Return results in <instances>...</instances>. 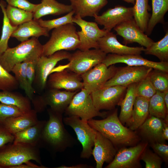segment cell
<instances>
[{"instance_id": "603a6c76", "label": "cell", "mask_w": 168, "mask_h": 168, "mask_svg": "<svg viewBox=\"0 0 168 168\" xmlns=\"http://www.w3.org/2000/svg\"><path fill=\"white\" fill-rule=\"evenodd\" d=\"M49 31L46 28L41 26L37 20L33 19L17 26L11 37L21 42L27 40L30 37H49Z\"/></svg>"}, {"instance_id": "7402d4cb", "label": "cell", "mask_w": 168, "mask_h": 168, "mask_svg": "<svg viewBox=\"0 0 168 168\" xmlns=\"http://www.w3.org/2000/svg\"><path fill=\"white\" fill-rule=\"evenodd\" d=\"M37 113L34 109H31L22 115L8 118L1 123L14 135L36 124L39 121Z\"/></svg>"}, {"instance_id": "7a4b0ae2", "label": "cell", "mask_w": 168, "mask_h": 168, "mask_svg": "<svg viewBox=\"0 0 168 168\" xmlns=\"http://www.w3.org/2000/svg\"><path fill=\"white\" fill-rule=\"evenodd\" d=\"M87 123L92 128L108 138L114 145H131L138 139L136 133L124 126L120 122L117 109L103 119H92Z\"/></svg>"}, {"instance_id": "d6986e66", "label": "cell", "mask_w": 168, "mask_h": 168, "mask_svg": "<svg viewBox=\"0 0 168 168\" xmlns=\"http://www.w3.org/2000/svg\"><path fill=\"white\" fill-rule=\"evenodd\" d=\"M114 144L108 138L96 131L92 155L96 162V168H102L104 163H110L113 160L117 151Z\"/></svg>"}, {"instance_id": "d4e9b609", "label": "cell", "mask_w": 168, "mask_h": 168, "mask_svg": "<svg viewBox=\"0 0 168 168\" xmlns=\"http://www.w3.org/2000/svg\"><path fill=\"white\" fill-rule=\"evenodd\" d=\"M72 11L70 5L59 2L56 0H42L33 12V19L37 20L47 15H59Z\"/></svg>"}, {"instance_id": "f6af8a7d", "label": "cell", "mask_w": 168, "mask_h": 168, "mask_svg": "<svg viewBox=\"0 0 168 168\" xmlns=\"http://www.w3.org/2000/svg\"><path fill=\"white\" fill-rule=\"evenodd\" d=\"M37 60L29 62L26 72L27 79L29 88L30 90L34 93L35 91L33 88L32 85L35 77V68Z\"/></svg>"}, {"instance_id": "c3c4849f", "label": "cell", "mask_w": 168, "mask_h": 168, "mask_svg": "<svg viewBox=\"0 0 168 168\" xmlns=\"http://www.w3.org/2000/svg\"><path fill=\"white\" fill-rule=\"evenodd\" d=\"M31 101L34 105V110L37 113L43 112L46 107L43 101L41 95L34 96Z\"/></svg>"}, {"instance_id": "3957f363", "label": "cell", "mask_w": 168, "mask_h": 168, "mask_svg": "<svg viewBox=\"0 0 168 168\" xmlns=\"http://www.w3.org/2000/svg\"><path fill=\"white\" fill-rule=\"evenodd\" d=\"M43 51V45L37 38L31 37L15 47H8L0 54V64L10 72L17 63L37 60Z\"/></svg>"}, {"instance_id": "74e56055", "label": "cell", "mask_w": 168, "mask_h": 168, "mask_svg": "<svg viewBox=\"0 0 168 168\" xmlns=\"http://www.w3.org/2000/svg\"><path fill=\"white\" fill-rule=\"evenodd\" d=\"M153 69L148 76L156 90L161 92L168 90V73Z\"/></svg>"}, {"instance_id": "d590c367", "label": "cell", "mask_w": 168, "mask_h": 168, "mask_svg": "<svg viewBox=\"0 0 168 168\" xmlns=\"http://www.w3.org/2000/svg\"><path fill=\"white\" fill-rule=\"evenodd\" d=\"M0 7L3 14L2 33L0 39V54L4 53L9 47L8 42L10 38L17 27L12 26L7 16L5 3L4 1H0Z\"/></svg>"}, {"instance_id": "8fae6325", "label": "cell", "mask_w": 168, "mask_h": 168, "mask_svg": "<svg viewBox=\"0 0 168 168\" xmlns=\"http://www.w3.org/2000/svg\"><path fill=\"white\" fill-rule=\"evenodd\" d=\"M127 88L118 85L104 86L91 93L95 108L99 111L114 110L124 98Z\"/></svg>"}, {"instance_id": "ab89813d", "label": "cell", "mask_w": 168, "mask_h": 168, "mask_svg": "<svg viewBox=\"0 0 168 168\" xmlns=\"http://www.w3.org/2000/svg\"><path fill=\"white\" fill-rule=\"evenodd\" d=\"M19 86L15 76L0 64V91H14L17 89Z\"/></svg>"}, {"instance_id": "816d5d0a", "label": "cell", "mask_w": 168, "mask_h": 168, "mask_svg": "<svg viewBox=\"0 0 168 168\" xmlns=\"http://www.w3.org/2000/svg\"><path fill=\"white\" fill-rule=\"evenodd\" d=\"M57 168H92L93 166L85 164H79L70 166L62 165L56 167Z\"/></svg>"}, {"instance_id": "e575fe53", "label": "cell", "mask_w": 168, "mask_h": 168, "mask_svg": "<svg viewBox=\"0 0 168 168\" xmlns=\"http://www.w3.org/2000/svg\"><path fill=\"white\" fill-rule=\"evenodd\" d=\"M7 18L11 25L15 27L33 19V13L8 5L6 8Z\"/></svg>"}, {"instance_id": "5bb4252c", "label": "cell", "mask_w": 168, "mask_h": 168, "mask_svg": "<svg viewBox=\"0 0 168 168\" xmlns=\"http://www.w3.org/2000/svg\"><path fill=\"white\" fill-rule=\"evenodd\" d=\"M147 143H141L129 148H123L117 152L113 160L105 168H134L140 167L141 156Z\"/></svg>"}, {"instance_id": "f546056e", "label": "cell", "mask_w": 168, "mask_h": 168, "mask_svg": "<svg viewBox=\"0 0 168 168\" xmlns=\"http://www.w3.org/2000/svg\"><path fill=\"white\" fill-rule=\"evenodd\" d=\"M0 102L16 106L24 112L32 109L31 101L29 98L13 91H0Z\"/></svg>"}, {"instance_id": "277c9868", "label": "cell", "mask_w": 168, "mask_h": 168, "mask_svg": "<svg viewBox=\"0 0 168 168\" xmlns=\"http://www.w3.org/2000/svg\"><path fill=\"white\" fill-rule=\"evenodd\" d=\"M33 160L41 165L39 147L23 143H8L0 147V168L13 166Z\"/></svg>"}, {"instance_id": "9c48e42d", "label": "cell", "mask_w": 168, "mask_h": 168, "mask_svg": "<svg viewBox=\"0 0 168 168\" xmlns=\"http://www.w3.org/2000/svg\"><path fill=\"white\" fill-rule=\"evenodd\" d=\"M106 54L100 49L77 50L71 54L67 69L81 75L102 63Z\"/></svg>"}, {"instance_id": "ba28073f", "label": "cell", "mask_w": 168, "mask_h": 168, "mask_svg": "<svg viewBox=\"0 0 168 168\" xmlns=\"http://www.w3.org/2000/svg\"><path fill=\"white\" fill-rule=\"evenodd\" d=\"M63 120L65 124L73 129L82 145L81 157L89 159L92 155L96 131L88 124L87 121L76 116H67L63 118Z\"/></svg>"}, {"instance_id": "4dcf8cb0", "label": "cell", "mask_w": 168, "mask_h": 168, "mask_svg": "<svg viewBox=\"0 0 168 168\" xmlns=\"http://www.w3.org/2000/svg\"><path fill=\"white\" fill-rule=\"evenodd\" d=\"M152 14L149 20L146 34L152 33L155 26L158 23L164 22V17L168 10V0H152Z\"/></svg>"}, {"instance_id": "681fc988", "label": "cell", "mask_w": 168, "mask_h": 168, "mask_svg": "<svg viewBox=\"0 0 168 168\" xmlns=\"http://www.w3.org/2000/svg\"><path fill=\"white\" fill-rule=\"evenodd\" d=\"M47 167L41 165L38 166L34 164L30 161L17 166H13L12 168H44Z\"/></svg>"}, {"instance_id": "83f0119b", "label": "cell", "mask_w": 168, "mask_h": 168, "mask_svg": "<svg viewBox=\"0 0 168 168\" xmlns=\"http://www.w3.org/2000/svg\"><path fill=\"white\" fill-rule=\"evenodd\" d=\"M136 84L137 83H133L127 86L124 98L118 105L121 107L119 118L123 124L129 125L131 122L133 105L137 96Z\"/></svg>"}, {"instance_id": "e0dca14e", "label": "cell", "mask_w": 168, "mask_h": 168, "mask_svg": "<svg viewBox=\"0 0 168 168\" xmlns=\"http://www.w3.org/2000/svg\"><path fill=\"white\" fill-rule=\"evenodd\" d=\"M107 67L117 63H124L128 66H143L168 73V62H156L144 58L140 55H118L109 54L102 62Z\"/></svg>"}, {"instance_id": "1f68e13d", "label": "cell", "mask_w": 168, "mask_h": 168, "mask_svg": "<svg viewBox=\"0 0 168 168\" xmlns=\"http://www.w3.org/2000/svg\"><path fill=\"white\" fill-rule=\"evenodd\" d=\"M148 0H135L133 7V18L137 25L145 32L150 17L148 12L150 10Z\"/></svg>"}, {"instance_id": "f907efd6", "label": "cell", "mask_w": 168, "mask_h": 168, "mask_svg": "<svg viewBox=\"0 0 168 168\" xmlns=\"http://www.w3.org/2000/svg\"><path fill=\"white\" fill-rule=\"evenodd\" d=\"M164 128L162 132V137L165 140L168 139V115L164 119Z\"/></svg>"}, {"instance_id": "8992f818", "label": "cell", "mask_w": 168, "mask_h": 168, "mask_svg": "<svg viewBox=\"0 0 168 168\" xmlns=\"http://www.w3.org/2000/svg\"><path fill=\"white\" fill-rule=\"evenodd\" d=\"M65 113L67 116H76L86 121L96 116L104 118L108 115L96 109L91 93L84 88L75 95Z\"/></svg>"}, {"instance_id": "7dc6e473", "label": "cell", "mask_w": 168, "mask_h": 168, "mask_svg": "<svg viewBox=\"0 0 168 168\" xmlns=\"http://www.w3.org/2000/svg\"><path fill=\"white\" fill-rule=\"evenodd\" d=\"M14 138V135L0 123V147L7 143L13 142Z\"/></svg>"}, {"instance_id": "11a10c76", "label": "cell", "mask_w": 168, "mask_h": 168, "mask_svg": "<svg viewBox=\"0 0 168 168\" xmlns=\"http://www.w3.org/2000/svg\"></svg>"}, {"instance_id": "b9f144b4", "label": "cell", "mask_w": 168, "mask_h": 168, "mask_svg": "<svg viewBox=\"0 0 168 168\" xmlns=\"http://www.w3.org/2000/svg\"><path fill=\"white\" fill-rule=\"evenodd\" d=\"M141 159L145 163L146 168H160L162 165V160L156 153L146 149L142 153Z\"/></svg>"}, {"instance_id": "bcb514c9", "label": "cell", "mask_w": 168, "mask_h": 168, "mask_svg": "<svg viewBox=\"0 0 168 168\" xmlns=\"http://www.w3.org/2000/svg\"><path fill=\"white\" fill-rule=\"evenodd\" d=\"M151 147L156 153L167 161L168 159V146L163 142H152Z\"/></svg>"}, {"instance_id": "2e32d148", "label": "cell", "mask_w": 168, "mask_h": 168, "mask_svg": "<svg viewBox=\"0 0 168 168\" xmlns=\"http://www.w3.org/2000/svg\"><path fill=\"white\" fill-rule=\"evenodd\" d=\"M114 30L123 38L125 45L136 42L147 48L154 42L141 30L133 18L118 25Z\"/></svg>"}, {"instance_id": "ac0fdd59", "label": "cell", "mask_w": 168, "mask_h": 168, "mask_svg": "<svg viewBox=\"0 0 168 168\" xmlns=\"http://www.w3.org/2000/svg\"><path fill=\"white\" fill-rule=\"evenodd\" d=\"M133 7L117 6L109 8L100 15L94 17L98 24L103 26V29L108 31L122 23L133 18Z\"/></svg>"}, {"instance_id": "d6a6232c", "label": "cell", "mask_w": 168, "mask_h": 168, "mask_svg": "<svg viewBox=\"0 0 168 168\" xmlns=\"http://www.w3.org/2000/svg\"><path fill=\"white\" fill-rule=\"evenodd\" d=\"M164 93L156 91L155 94L149 100V115L164 119L168 114L164 100Z\"/></svg>"}, {"instance_id": "9a60e30c", "label": "cell", "mask_w": 168, "mask_h": 168, "mask_svg": "<svg viewBox=\"0 0 168 168\" xmlns=\"http://www.w3.org/2000/svg\"><path fill=\"white\" fill-rule=\"evenodd\" d=\"M83 88L80 75L65 69L50 73L46 89H64L70 91H78Z\"/></svg>"}, {"instance_id": "44dd1931", "label": "cell", "mask_w": 168, "mask_h": 168, "mask_svg": "<svg viewBox=\"0 0 168 168\" xmlns=\"http://www.w3.org/2000/svg\"><path fill=\"white\" fill-rule=\"evenodd\" d=\"M98 44L99 49L106 54L140 55L145 49L143 46L131 47L121 44L116 35L110 31L100 38Z\"/></svg>"}, {"instance_id": "836d02e7", "label": "cell", "mask_w": 168, "mask_h": 168, "mask_svg": "<svg viewBox=\"0 0 168 168\" xmlns=\"http://www.w3.org/2000/svg\"><path fill=\"white\" fill-rule=\"evenodd\" d=\"M146 54L152 55L157 57L161 62L168 61V31L160 40L154 42L148 48H145Z\"/></svg>"}, {"instance_id": "484cf974", "label": "cell", "mask_w": 168, "mask_h": 168, "mask_svg": "<svg viewBox=\"0 0 168 168\" xmlns=\"http://www.w3.org/2000/svg\"><path fill=\"white\" fill-rule=\"evenodd\" d=\"M72 11L81 18L94 17L108 3L107 0H69Z\"/></svg>"}, {"instance_id": "f1b7e54d", "label": "cell", "mask_w": 168, "mask_h": 168, "mask_svg": "<svg viewBox=\"0 0 168 168\" xmlns=\"http://www.w3.org/2000/svg\"><path fill=\"white\" fill-rule=\"evenodd\" d=\"M149 102L148 99L141 96L136 97L129 124L131 130L133 131L139 128L149 115Z\"/></svg>"}, {"instance_id": "ee69618b", "label": "cell", "mask_w": 168, "mask_h": 168, "mask_svg": "<svg viewBox=\"0 0 168 168\" xmlns=\"http://www.w3.org/2000/svg\"><path fill=\"white\" fill-rule=\"evenodd\" d=\"M8 5L25 11L33 12L37 4L30 2L28 0H6Z\"/></svg>"}, {"instance_id": "52a82bcc", "label": "cell", "mask_w": 168, "mask_h": 168, "mask_svg": "<svg viewBox=\"0 0 168 168\" xmlns=\"http://www.w3.org/2000/svg\"><path fill=\"white\" fill-rule=\"evenodd\" d=\"M71 54L65 51H57L46 56L43 55L37 60L33 87L35 92L40 93L46 88L48 77L54 68L59 61L68 59Z\"/></svg>"}, {"instance_id": "7bdbcfd3", "label": "cell", "mask_w": 168, "mask_h": 168, "mask_svg": "<svg viewBox=\"0 0 168 168\" xmlns=\"http://www.w3.org/2000/svg\"><path fill=\"white\" fill-rule=\"evenodd\" d=\"M24 112L17 107L0 102V123L12 117L23 114Z\"/></svg>"}, {"instance_id": "db71d44e", "label": "cell", "mask_w": 168, "mask_h": 168, "mask_svg": "<svg viewBox=\"0 0 168 168\" xmlns=\"http://www.w3.org/2000/svg\"><path fill=\"white\" fill-rule=\"evenodd\" d=\"M124 1L129 3H131L133 4H134L135 0H122Z\"/></svg>"}, {"instance_id": "7c38bea8", "label": "cell", "mask_w": 168, "mask_h": 168, "mask_svg": "<svg viewBox=\"0 0 168 168\" xmlns=\"http://www.w3.org/2000/svg\"><path fill=\"white\" fill-rule=\"evenodd\" d=\"M118 67L112 65L107 67L99 63L81 74L83 88L90 93L103 87L116 72Z\"/></svg>"}, {"instance_id": "cb8c5ba5", "label": "cell", "mask_w": 168, "mask_h": 168, "mask_svg": "<svg viewBox=\"0 0 168 168\" xmlns=\"http://www.w3.org/2000/svg\"><path fill=\"white\" fill-rule=\"evenodd\" d=\"M47 121L39 120L35 124L14 135V143H23L40 147L42 133Z\"/></svg>"}, {"instance_id": "4fadbf2b", "label": "cell", "mask_w": 168, "mask_h": 168, "mask_svg": "<svg viewBox=\"0 0 168 168\" xmlns=\"http://www.w3.org/2000/svg\"><path fill=\"white\" fill-rule=\"evenodd\" d=\"M153 69L143 66H131L118 67L114 76L107 81L103 86H121L126 87L137 83L146 77Z\"/></svg>"}, {"instance_id": "ffe728a7", "label": "cell", "mask_w": 168, "mask_h": 168, "mask_svg": "<svg viewBox=\"0 0 168 168\" xmlns=\"http://www.w3.org/2000/svg\"><path fill=\"white\" fill-rule=\"evenodd\" d=\"M41 95L45 105H49L52 110L63 114L78 91H61L54 88L46 89Z\"/></svg>"}, {"instance_id": "5b68a950", "label": "cell", "mask_w": 168, "mask_h": 168, "mask_svg": "<svg viewBox=\"0 0 168 168\" xmlns=\"http://www.w3.org/2000/svg\"><path fill=\"white\" fill-rule=\"evenodd\" d=\"M80 40L73 24H68L54 29L49 40L43 45V55L48 56L60 50L78 49Z\"/></svg>"}, {"instance_id": "8d00e7d4", "label": "cell", "mask_w": 168, "mask_h": 168, "mask_svg": "<svg viewBox=\"0 0 168 168\" xmlns=\"http://www.w3.org/2000/svg\"><path fill=\"white\" fill-rule=\"evenodd\" d=\"M29 62H24L16 64L11 72L14 74L19 86L24 91L26 96L31 101L35 96V93L30 89L26 76V69Z\"/></svg>"}, {"instance_id": "f35d334b", "label": "cell", "mask_w": 168, "mask_h": 168, "mask_svg": "<svg viewBox=\"0 0 168 168\" xmlns=\"http://www.w3.org/2000/svg\"><path fill=\"white\" fill-rule=\"evenodd\" d=\"M73 11L68 13L66 15L56 19L44 20L42 19L37 20L39 25L42 27L47 29L49 31L68 24H73L72 21Z\"/></svg>"}, {"instance_id": "f5cc1de1", "label": "cell", "mask_w": 168, "mask_h": 168, "mask_svg": "<svg viewBox=\"0 0 168 168\" xmlns=\"http://www.w3.org/2000/svg\"><path fill=\"white\" fill-rule=\"evenodd\" d=\"M164 93V100L166 106V108L168 111V90L163 92Z\"/></svg>"}, {"instance_id": "60d3db41", "label": "cell", "mask_w": 168, "mask_h": 168, "mask_svg": "<svg viewBox=\"0 0 168 168\" xmlns=\"http://www.w3.org/2000/svg\"><path fill=\"white\" fill-rule=\"evenodd\" d=\"M156 90L152 84L148 75L140 82L137 83V96L149 100L155 94Z\"/></svg>"}, {"instance_id": "6da1fadb", "label": "cell", "mask_w": 168, "mask_h": 168, "mask_svg": "<svg viewBox=\"0 0 168 168\" xmlns=\"http://www.w3.org/2000/svg\"><path fill=\"white\" fill-rule=\"evenodd\" d=\"M47 111L49 119L42 133L40 147L55 154L63 152L76 144L77 141L64 127L63 114L50 108L48 109Z\"/></svg>"}, {"instance_id": "4316f807", "label": "cell", "mask_w": 168, "mask_h": 168, "mask_svg": "<svg viewBox=\"0 0 168 168\" xmlns=\"http://www.w3.org/2000/svg\"><path fill=\"white\" fill-rule=\"evenodd\" d=\"M164 124L163 120L150 115L139 128L144 136L152 142H163L165 141L162 137Z\"/></svg>"}, {"instance_id": "30bf717a", "label": "cell", "mask_w": 168, "mask_h": 168, "mask_svg": "<svg viewBox=\"0 0 168 168\" xmlns=\"http://www.w3.org/2000/svg\"><path fill=\"white\" fill-rule=\"evenodd\" d=\"M72 21L81 28V30L77 32L80 42L78 49L81 51L99 49V40L109 31L100 29L96 22L85 21L78 15L73 17Z\"/></svg>"}]
</instances>
